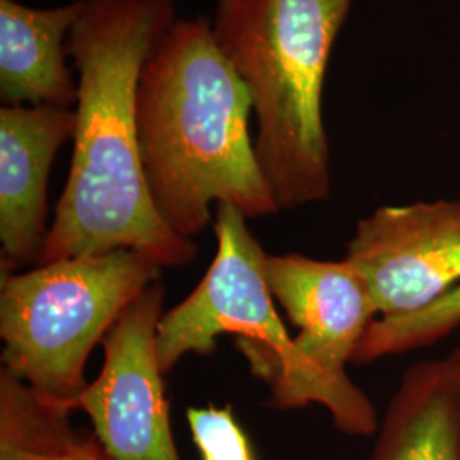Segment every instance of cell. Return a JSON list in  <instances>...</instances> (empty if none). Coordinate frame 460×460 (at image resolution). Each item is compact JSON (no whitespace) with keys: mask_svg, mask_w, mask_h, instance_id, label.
Here are the masks:
<instances>
[{"mask_svg":"<svg viewBox=\"0 0 460 460\" xmlns=\"http://www.w3.org/2000/svg\"><path fill=\"white\" fill-rule=\"evenodd\" d=\"M351 0H218L215 41L256 118L254 152L279 212L331 195L323 94Z\"/></svg>","mask_w":460,"mask_h":460,"instance_id":"3957f363","label":"cell"},{"mask_svg":"<svg viewBox=\"0 0 460 460\" xmlns=\"http://www.w3.org/2000/svg\"><path fill=\"white\" fill-rule=\"evenodd\" d=\"M176 21V0H85L68 36L77 74L72 161L38 264L119 249L163 268L197 258V243L155 208L137 128L144 66Z\"/></svg>","mask_w":460,"mask_h":460,"instance_id":"6da1fadb","label":"cell"},{"mask_svg":"<svg viewBox=\"0 0 460 460\" xmlns=\"http://www.w3.org/2000/svg\"><path fill=\"white\" fill-rule=\"evenodd\" d=\"M74 130V108L2 106L0 273L40 263L49 239V172Z\"/></svg>","mask_w":460,"mask_h":460,"instance_id":"9c48e42d","label":"cell"},{"mask_svg":"<svg viewBox=\"0 0 460 460\" xmlns=\"http://www.w3.org/2000/svg\"><path fill=\"white\" fill-rule=\"evenodd\" d=\"M85 0L30 7L0 0V99L4 106L74 108L77 77L68 66V36Z\"/></svg>","mask_w":460,"mask_h":460,"instance_id":"30bf717a","label":"cell"},{"mask_svg":"<svg viewBox=\"0 0 460 460\" xmlns=\"http://www.w3.org/2000/svg\"><path fill=\"white\" fill-rule=\"evenodd\" d=\"M251 115L247 87L210 19H178L144 66L137 128L155 208L182 237L195 241L218 203L247 220L279 212L256 159Z\"/></svg>","mask_w":460,"mask_h":460,"instance_id":"7a4b0ae2","label":"cell"},{"mask_svg":"<svg viewBox=\"0 0 460 460\" xmlns=\"http://www.w3.org/2000/svg\"><path fill=\"white\" fill-rule=\"evenodd\" d=\"M186 420L199 460H258L254 445L230 406H191Z\"/></svg>","mask_w":460,"mask_h":460,"instance_id":"5bb4252c","label":"cell"},{"mask_svg":"<svg viewBox=\"0 0 460 460\" xmlns=\"http://www.w3.org/2000/svg\"><path fill=\"white\" fill-rule=\"evenodd\" d=\"M460 328V285L420 313L399 319H376L358 346L353 363L377 362L438 343Z\"/></svg>","mask_w":460,"mask_h":460,"instance_id":"4fadbf2b","label":"cell"},{"mask_svg":"<svg viewBox=\"0 0 460 460\" xmlns=\"http://www.w3.org/2000/svg\"><path fill=\"white\" fill-rule=\"evenodd\" d=\"M0 452L11 460H115L99 444L70 425V414L19 389L0 402Z\"/></svg>","mask_w":460,"mask_h":460,"instance_id":"7c38bea8","label":"cell"},{"mask_svg":"<svg viewBox=\"0 0 460 460\" xmlns=\"http://www.w3.org/2000/svg\"><path fill=\"white\" fill-rule=\"evenodd\" d=\"M212 226L214 261L197 288L161 317L155 351L163 374H171L186 355H214L217 338L234 334L251 372L270 389V408L292 411L321 404L338 431L376 435L377 423L355 411L298 353L266 279L268 252L247 227L244 214L218 203Z\"/></svg>","mask_w":460,"mask_h":460,"instance_id":"277c9868","label":"cell"},{"mask_svg":"<svg viewBox=\"0 0 460 460\" xmlns=\"http://www.w3.org/2000/svg\"><path fill=\"white\" fill-rule=\"evenodd\" d=\"M345 260L365 279L377 319L427 309L460 285V199L378 207L357 222Z\"/></svg>","mask_w":460,"mask_h":460,"instance_id":"52a82bcc","label":"cell"},{"mask_svg":"<svg viewBox=\"0 0 460 460\" xmlns=\"http://www.w3.org/2000/svg\"><path fill=\"white\" fill-rule=\"evenodd\" d=\"M163 270L119 249L0 273L2 368L49 402L74 399L94 346Z\"/></svg>","mask_w":460,"mask_h":460,"instance_id":"5b68a950","label":"cell"},{"mask_svg":"<svg viewBox=\"0 0 460 460\" xmlns=\"http://www.w3.org/2000/svg\"><path fill=\"white\" fill-rule=\"evenodd\" d=\"M266 279L277 304L298 329V353L315 372L372 423L377 411L346 374L370 324L377 319L362 275L346 261H324L309 256L266 254Z\"/></svg>","mask_w":460,"mask_h":460,"instance_id":"ba28073f","label":"cell"},{"mask_svg":"<svg viewBox=\"0 0 460 460\" xmlns=\"http://www.w3.org/2000/svg\"><path fill=\"white\" fill-rule=\"evenodd\" d=\"M376 435L370 460H460V368L454 353L404 372Z\"/></svg>","mask_w":460,"mask_h":460,"instance_id":"8fae6325","label":"cell"},{"mask_svg":"<svg viewBox=\"0 0 460 460\" xmlns=\"http://www.w3.org/2000/svg\"><path fill=\"white\" fill-rule=\"evenodd\" d=\"M454 355H456V360H457V363H459V368H460V346H457L454 351H452Z\"/></svg>","mask_w":460,"mask_h":460,"instance_id":"9a60e30c","label":"cell"},{"mask_svg":"<svg viewBox=\"0 0 460 460\" xmlns=\"http://www.w3.org/2000/svg\"><path fill=\"white\" fill-rule=\"evenodd\" d=\"M0 460H11V459H9V456H5V454H2V452H0Z\"/></svg>","mask_w":460,"mask_h":460,"instance_id":"2e32d148","label":"cell"},{"mask_svg":"<svg viewBox=\"0 0 460 460\" xmlns=\"http://www.w3.org/2000/svg\"><path fill=\"white\" fill-rule=\"evenodd\" d=\"M164 294L159 279L133 300L101 343L98 377L57 404L68 414L85 412L99 444L115 460H181L155 351Z\"/></svg>","mask_w":460,"mask_h":460,"instance_id":"8992f818","label":"cell"}]
</instances>
